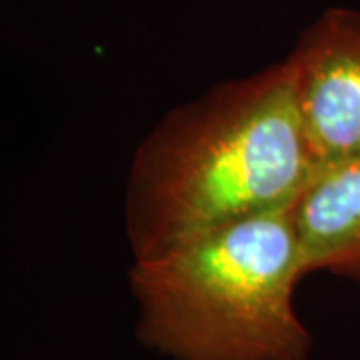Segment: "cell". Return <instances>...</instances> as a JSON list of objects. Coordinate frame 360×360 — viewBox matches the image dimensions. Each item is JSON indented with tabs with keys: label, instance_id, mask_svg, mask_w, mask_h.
I'll return each instance as SVG.
<instances>
[{
	"label": "cell",
	"instance_id": "obj_2",
	"mask_svg": "<svg viewBox=\"0 0 360 360\" xmlns=\"http://www.w3.org/2000/svg\"><path fill=\"white\" fill-rule=\"evenodd\" d=\"M295 205L134 260L142 342L176 360H307L312 338L292 309L304 276Z\"/></svg>",
	"mask_w": 360,
	"mask_h": 360
},
{
	"label": "cell",
	"instance_id": "obj_4",
	"mask_svg": "<svg viewBox=\"0 0 360 360\" xmlns=\"http://www.w3.org/2000/svg\"><path fill=\"white\" fill-rule=\"evenodd\" d=\"M295 224L304 274L360 283V158L316 172L296 200Z\"/></svg>",
	"mask_w": 360,
	"mask_h": 360
},
{
	"label": "cell",
	"instance_id": "obj_3",
	"mask_svg": "<svg viewBox=\"0 0 360 360\" xmlns=\"http://www.w3.org/2000/svg\"><path fill=\"white\" fill-rule=\"evenodd\" d=\"M286 58L316 172L360 158V13L324 11Z\"/></svg>",
	"mask_w": 360,
	"mask_h": 360
},
{
	"label": "cell",
	"instance_id": "obj_1",
	"mask_svg": "<svg viewBox=\"0 0 360 360\" xmlns=\"http://www.w3.org/2000/svg\"><path fill=\"white\" fill-rule=\"evenodd\" d=\"M316 168L288 58L179 104L139 144L127 186L134 260L296 202Z\"/></svg>",
	"mask_w": 360,
	"mask_h": 360
}]
</instances>
